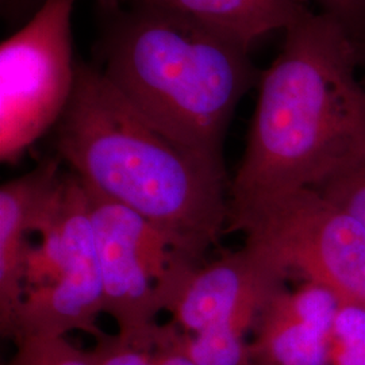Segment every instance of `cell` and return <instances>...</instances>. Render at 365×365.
Wrapping results in <instances>:
<instances>
[{
  "label": "cell",
  "mask_w": 365,
  "mask_h": 365,
  "mask_svg": "<svg viewBox=\"0 0 365 365\" xmlns=\"http://www.w3.org/2000/svg\"><path fill=\"white\" fill-rule=\"evenodd\" d=\"M3 1L6 3L7 10H16V11H19V10H24L26 7L36 4L37 1H38V4L41 6V3L43 0H3Z\"/></svg>",
  "instance_id": "cell-17"
},
{
  "label": "cell",
  "mask_w": 365,
  "mask_h": 365,
  "mask_svg": "<svg viewBox=\"0 0 365 365\" xmlns=\"http://www.w3.org/2000/svg\"><path fill=\"white\" fill-rule=\"evenodd\" d=\"M56 146L87 191L143 215L182 260L199 265L227 233L225 163L157 130L99 69L78 63L73 93L56 125Z\"/></svg>",
  "instance_id": "cell-2"
},
{
  "label": "cell",
  "mask_w": 365,
  "mask_h": 365,
  "mask_svg": "<svg viewBox=\"0 0 365 365\" xmlns=\"http://www.w3.org/2000/svg\"><path fill=\"white\" fill-rule=\"evenodd\" d=\"M86 192L101 264L105 314L115 321L117 333L123 339H146L158 325L157 315L164 312L158 284L182 259L143 215Z\"/></svg>",
  "instance_id": "cell-6"
},
{
  "label": "cell",
  "mask_w": 365,
  "mask_h": 365,
  "mask_svg": "<svg viewBox=\"0 0 365 365\" xmlns=\"http://www.w3.org/2000/svg\"><path fill=\"white\" fill-rule=\"evenodd\" d=\"M191 18L217 29L250 49L257 39L286 30L309 11L306 0H129Z\"/></svg>",
  "instance_id": "cell-11"
},
{
  "label": "cell",
  "mask_w": 365,
  "mask_h": 365,
  "mask_svg": "<svg viewBox=\"0 0 365 365\" xmlns=\"http://www.w3.org/2000/svg\"><path fill=\"white\" fill-rule=\"evenodd\" d=\"M57 218L63 250L52 282L26 291L10 339L14 344L37 337H66L83 331L99 339L105 331L98 318L105 313V295L88 196L78 176L63 175Z\"/></svg>",
  "instance_id": "cell-7"
},
{
  "label": "cell",
  "mask_w": 365,
  "mask_h": 365,
  "mask_svg": "<svg viewBox=\"0 0 365 365\" xmlns=\"http://www.w3.org/2000/svg\"><path fill=\"white\" fill-rule=\"evenodd\" d=\"M103 7L98 48L107 81L172 141L225 163L235 108L260 81L249 48L179 14L118 0Z\"/></svg>",
  "instance_id": "cell-3"
},
{
  "label": "cell",
  "mask_w": 365,
  "mask_h": 365,
  "mask_svg": "<svg viewBox=\"0 0 365 365\" xmlns=\"http://www.w3.org/2000/svg\"><path fill=\"white\" fill-rule=\"evenodd\" d=\"M365 225V163L315 190Z\"/></svg>",
  "instance_id": "cell-14"
},
{
  "label": "cell",
  "mask_w": 365,
  "mask_h": 365,
  "mask_svg": "<svg viewBox=\"0 0 365 365\" xmlns=\"http://www.w3.org/2000/svg\"><path fill=\"white\" fill-rule=\"evenodd\" d=\"M261 73L244 156L230 180L227 233L284 196L318 190L365 163L361 56L325 13L307 11Z\"/></svg>",
  "instance_id": "cell-1"
},
{
  "label": "cell",
  "mask_w": 365,
  "mask_h": 365,
  "mask_svg": "<svg viewBox=\"0 0 365 365\" xmlns=\"http://www.w3.org/2000/svg\"><path fill=\"white\" fill-rule=\"evenodd\" d=\"M235 233L288 279L298 276L365 304V225L315 190L280 197L240 222Z\"/></svg>",
  "instance_id": "cell-4"
},
{
  "label": "cell",
  "mask_w": 365,
  "mask_h": 365,
  "mask_svg": "<svg viewBox=\"0 0 365 365\" xmlns=\"http://www.w3.org/2000/svg\"><path fill=\"white\" fill-rule=\"evenodd\" d=\"M61 178L57 158L42 161L0 188V331L10 339L25 298L27 237Z\"/></svg>",
  "instance_id": "cell-10"
},
{
  "label": "cell",
  "mask_w": 365,
  "mask_h": 365,
  "mask_svg": "<svg viewBox=\"0 0 365 365\" xmlns=\"http://www.w3.org/2000/svg\"><path fill=\"white\" fill-rule=\"evenodd\" d=\"M361 64H364L365 66V48L363 49V52H361ZM363 83L365 84V76H363Z\"/></svg>",
  "instance_id": "cell-18"
},
{
  "label": "cell",
  "mask_w": 365,
  "mask_h": 365,
  "mask_svg": "<svg viewBox=\"0 0 365 365\" xmlns=\"http://www.w3.org/2000/svg\"><path fill=\"white\" fill-rule=\"evenodd\" d=\"M78 0H43L0 46V156L10 163L56 126L76 83L72 13Z\"/></svg>",
  "instance_id": "cell-5"
},
{
  "label": "cell",
  "mask_w": 365,
  "mask_h": 365,
  "mask_svg": "<svg viewBox=\"0 0 365 365\" xmlns=\"http://www.w3.org/2000/svg\"><path fill=\"white\" fill-rule=\"evenodd\" d=\"M329 365H365V304L339 303L331 330Z\"/></svg>",
  "instance_id": "cell-12"
},
{
  "label": "cell",
  "mask_w": 365,
  "mask_h": 365,
  "mask_svg": "<svg viewBox=\"0 0 365 365\" xmlns=\"http://www.w3.org/2000/svg\"><path fill=\"white\" fill-rule=\"evenodd\" d=\"M7 365H95L88 351L78 349L66 337H37L15 344Z\"/></svg>",
  "instance_id": "cell-13"
},
{
  "label": "cell",
  "mask_w": 365,
  "mask_h": 365,
  "mask_svg": "<svg viewBox=\"0 0 365 365\" xmlns=\"http://www.w3.org/2000/svg\"><path fill=\"white\" fill-rule=\"evenodd\" d=\"M339 303L333 291L312 282L279 288L253 327L250 365H329Z\"/></svg>",
  "instance_id": "cell-9"
},
{
  "label": "cell",
  "mask_w": 365,
  "mask_h": 365,
  "mask_svg": "<svg viewBox=\"0 0 365 365\" xmlns=\"http://www.w3.org/2000/svg\"><path fill=\"white\" fill-rule=\"evenodd\" d=\"M288 277L248 244L207 264L176 261L158 284L164 312L182 334L244 322L255 327L264 304Z\"/></svg>",
  "instance_id": "cell-8"
},
{
  "label": "cell",
  "mask_w": 365,
  "mask_h": 365,
  "mask_svg": "<svg viewBox=\"0 0 365 365\" xmlns=\"http://www.w3.org/2000/svg\"><path fill=\"white\" fill-rule=\"evenodd\" d=\"M321 13L333 18L357 45L360 56L365 48V0H315Z\"/></svg>",
  "instance_id": "cell-15"
},
{
  "label": "cell",
  "mask_w": 365,
  "mask_h": 365,
  "mask_svg": "<svg viewBox=\"0 0 365 365\" xmlns=\"http://www.w3.org/2000/svg\"><path fill=\"white\" fill-rule=\"evenodd\" d=\"M146 365H197L180 351L170 333V324L157 325L149 342V359Z\"/></svg>",
  "instance_id": "cell-16"
}]
</instances>
